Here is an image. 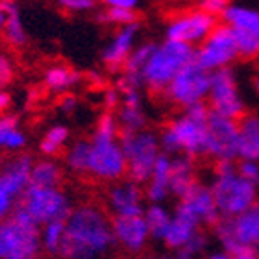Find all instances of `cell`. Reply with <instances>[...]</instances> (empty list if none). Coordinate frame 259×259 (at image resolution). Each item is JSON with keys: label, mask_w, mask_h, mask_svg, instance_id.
<instances>
[{"label": "cell", "mask_w": 259, "mask_h": 259, "mask_svg": "<svg viewBox=\"0 0 259 259\" xmlns=\"http://www.w3.org/2000/svg\"><path fill=\"white\" fill-rule=\"evenodd\" d=\"M4 24H6V13L0 10V33L4 32Z\"/></svg>", "instance_id": "45"}, {"label": "cell", "mask_w": 259, "mask_h": 259, "mask_svg": "<svg viewBox=\"0 0 259 259\" xmlns=\"http://www.w3.org/2000/svg\"><path fill=\"white\" fill-rule=\"evenodd\" d=\"M41 235V248L50 255H60L65 241V219L61 221H50L43 226H39Z\"/></svg>", "instance_id": "29"}, {"label": "cell", "mask_w": 259, "mask_h": 259, "mask_svg": "<svg viewBox=\"0 0 259 259\" xmlns=\"http://www.w3.org/2000/svg\"><path fill=\"white\" fill-rule=\"evenodd\" d=\"M111 230H113L115 246H119L128 254H141L152 239L143 213L111 217Z\"/></svg>", "instance_id": "16"}, {"label": "cell", "mask_w": 259, "mask_h": 259, "mask_svg": "<svg viewBox=\"0 0 259 259\" xmlns=\"http://www.w3.org/2000/svg\"><path fill=\"white\" fill-rule=\"evenodd\" d=\"M102 21L109 24H119L124 26L130 22H135V10H126V8H106L102 13Z\"/></svg>", "instance_id": "35"}, {"label": "cell", "mask_w": 259, "mask_h": 259, "mask_svg": "<svg viewBox=\"0 0 259 259\" xmlns=\"http://www.w3.org/2000/svg\"><path fill=\"white\" fill-rule=\"evenodd\" d=\"M205 156L215 163L239 159V120L211 111L207 119Z\"/></svg>", "instance_id": "13"}, {"label": "cell", "mask_w": 259, "mask_h": 259, "mask_svg": "<svg viewBox=\"0 0 259 259\" xmlns=\"http://www.w3.org/2000/svg\"><path fill=\"white\" fill-rule=\"evenodd\" d=\"M207 244H209L207 237H205L202 232H198L196 235H193V237H191L189 241L182 246V248L176 250V254H178V257H182V259L198 257V255H202L205 250H207Z\"/></svg>", "instance_id": "34"}, {"label": "cell", "mask_w": 259, "mask_h": 259, "mask_svg": "<svg viewBox=\"0 0 259 259\" xmlns=\"http://www.w3.org/2000/svg\"><path fill=\"white\" fill-rule=\"evenodd\" d=\"M207 106L213 113L230 117V119H241L244 115V102L241 97L237 78L230 67L217 69L211 72L209 91H207Z\"/></svg>", "instance_id": "11"}, {"label": "cell", "mask_w": 259, "mask_h": 259, "mask_svg": "<svg viewBox=\"0 0 259 259\" xmlns=\"http://www.w3.org/2000/svg\"><path fill=\"white\" fill-rule=\"evenodd\" d=\"M217 17L204 10H191L185 13L172 17L167 24V39H174L180 43L198 47L204 41L213 28L217 26Z\"/></svg>", "instance_id": "15"}, {"label": "cell", "mask_w": 259, "mask_h": 259, "mask_svg": "<svg viewBox=\"0 0 259 259\" xmlns=\"http://www.w3.org/2000/svg\"><path fill=\"white\" fill-rule=\"evenodd\" d=\"M89 150L91 143L89 141H76L65 152V167L76 176H87L89 170Z\"/></svg>", "instance_id": "31"}, {"label": "cell", "mask_w": 259, "mask_h": 259, "mask_svg": "<svg viewBox=\"0 0 259 259\" xmlns=\"http://www.w3.org/2000/svg\"><path fill=\"white\" fill-rule=\"evenodd\" d=\"M239 159L259 161V115L239 119Z\"/></svg>", "instance_id": "25"}, {"label": "cell", "mask_w": 259, "mask_h": 259, "mask_svg": "<svg viewBox=\"0 0 259 259\" xmlns=\"http://www.w3.org/2000/svg\"><path fill=\"white\" fill-rule=\"evenodd\" d=\"M117 120H119L122 132H137V130L146 128V113L143 109V97H141L139 89L120 91Z\"/></svg>", "instance_id": "21"}, {"label": "cell", "mask_w": 259, "mask_h": 259, "mask_svg": "<svg viewBox=\"0 0 259 259\" xmlns=\"http://www.w3.org/2000/svg\"><path fill=\"white\" fill-rule=\"evenodd\" d=\"M17 207L22 209L35 224L43 226L50 221H61L72 209L70 198L58 187L30 184L17 200Z\"/></svg>", "instance_id": "9"}, {"label": "cell", "mask_w": 259, "mask_h": 259, "mask_svg": "<svg viewBox=\"0 0 259 259\" xmlns=\"http://www.w3.org/2000/svg\"><path fill=\"white\" fill-rule=\"evenodd\" d=\"M102 102H104V108L108 109V111L117 109L120 104V91L117 89V87H115V89H108V91L104 93Z\"/></svg>", "instance_id": "41"}, {"label": "cell", "mask_w": 259, "mask_h": 259, "mask_svg": "<svg viewBox=\"0 0 259 259\" xmlns=\"http://www.w3.org/2000/svg\"><path fill=\"white\" fill-rule=\"evenodd\" d=\"M222 19L232 28L241 58L259 56V10L230 4Z\"/></svg>", "instance_id": "14"}, {"label": "cell", "mask_w": 259, "mask_h": 259, "mask_svg": "<svg viewBox=\"0 0 259 259\" xmlns=\"http://www.w3.org/2000/svg\"><path fill=\"white\" fill-rule=\"evenodd\" d=\"M13 80V61L8 54L0 52V89L10 85Z\"/></svg>", "instance_id": "39"}, {"label": "cell", "mask_w": 259, "mask_h": 259, "mask_svg": "<svg viewBox=\"0 0 259 259\" xmlns=\"http://www.w3.org/2000/svg\"><path fill=\"white\" fill-rule=\"evenodd\" d=\"M194 60V47L174 39H167L161 45H154L143 69V85L150 91H159L170 83L174 76Z\"/></svg>", "instance_id": "6"}, {"label": "cell", "mask_w": 259, "mask_h": 259, "mask_svg": "<svg viewBox=\"0 0 259 259\" xmlns=\"http://www.w3.org/2000/svg\"><path fill=\"white\" fill-rule=\"evenodd\" d=\"M43 80L45 85L49 87L50 91L61 93L69 91L70 87H74L80 81V74L76 70L65 67V65H54V67L47 69Z\"/></svg>", "instance_id": "32"}, {"label": "cell", "mask_w": 259, "mask_h": 259, "mask_svg": "<svg viewBox=\"0 0 259 259\" xmlns=\"http://www.w3.org/2000/svg\"><path fill=\"white\" fill-rule=\"evenodd\" d=\"M209 187L217 207H219V213H221V219L239 215L257 202L259 187L250 184L248 180H244L237 172L233 161L217 163Z\"/></svg>", "instance_id": "5"}, {"label": "cell", "mask_w": 259, "mask_h": 259, "mask_svg": "<svg viewBox=\"0 0 259 259\" xmlns=\"http://www.w3.org/2000/svg\"><path fill=\"white\" fill-rule=\"evenodd\" d=\"M200 232V224L194 221L189 213H185L184 209L176 207L172 219H170V224H168L167 232L163 235L161 243L167 246L168 250H180L187 241H189L193 235Z\"/></svg>", "instance_id": "23"}, {"label": "cell", "mask_w": 259, "mask_h": 259, "mask_svg": "<svg viewBox=\"0 0 259 259\" xmlns=\"http://www.w3.org/2000/svg\"><path fill=\"white\" fill-rule=\"evenodd\" d=\"M122 150L126 156V176L137 184L145 185L161 154V143L150 130H137V132H122L120 135Z\"/></svg>", "instance_id": "8"}, {"label": "cell", "mask_w": 259, "mask_h": 259, "mask_svg": "<svg viewBox=\"0 0 259 259\" xmlns=\"http://www.w3.org/2000/svg\"><path fill=\"white\" fill-rule=\"evenodd\" d=\"M137 35H139V24L137 22H130L120 26V30L115 33L111 41L106 45L102 50V61L108 65L109 69H120L124 65L126 58L130 52L134 50L137 43Z\"/></svg>", "instance_id": "19"}, {"label": "cell", "mask_w": 259, "mask_h": 259, "mask_svg": "<svg viewBox=\"0 0 259 259\" xmlns=\"http://www.w3.org/2000/svg\"><path fill=\"white\" fill-rule=\"evenodd\" d=\"M215 235L230 259L259 257V204L215 224Z\"/></svg>", "instance_id": "4"}, {"label": "cell", "mask_w": 259, "mask_h": 259, "mask_svg": "<svg viewBox=\"0 0 259 259\" xmlns=\"http://www.w3.org/2000/svg\"><path fill=\"white\" fill-rule=\"evenodd\" d=\"M0 10L6 13V24L2 35L11 47H24L28 41L26 30L19 15V8L13 0H0Z\"/></svg>", "instance_id": "26"}, {"label": "cell", "mask_w": 259, "mask_h": 259, "mask_svg": "<svg viewBox=\"0 0 259 259\" xmlns=\"http://www.w3.org/2000/svg\"><path fill=\"white\" fill-rule=\"evenodd\" d=\"M106 8H126V10H135L139 6V0H100Z\"/></svg>", "instance_id": "42"}, {"label": "cell", "mask_w": 259, "mask_h": 259, "mask_svg": "<svg viewBox=\"0 0 259 259\" xmlns=\"http://www.w3.org/2000/svg\"><path fill=\"white\" fill-rule=\"evenodd\" d=\"M69 143V130L65 126L58 124L43 135V139L39 143V150L41 154L47 157H54L58 154H61V150H65V146Z\"/></svg>", "instance_id": "33"}, {"label": "cell", "mask_w": 259, "mask_h": 259, "mask_svg": "<svg viewBox=\"0 0 259 259\" xmlns=\"http://www.w3.org/2000/svg\"><path fill=\"white\" fill-rule=\"evenodd\" d=\"M0 259H2V228H0Z\"/></svg>", "instance_id": "46"}, {"label": "cell", "mask_w": 259, "mask_h": 259, "mask_svg": "<svg viewBox=\"0 0 259 259\" xmlns=\"http://www.w3.org/2000/svg\"><path fill=\"white\" fill-rule=\"evenodd\" d=\"M106 204L111 217L137 215L145 211V191L134 180H117L109 187Z\"/></svg>", "instance_id": "18"}, {"label": "cell", "mask_w": 259, "mask_h": 259, "mask_svg": "<svg viewBox=\"0 0 259 259\" xmlns=\"http://www.w3.org/2000/svg\"><path fill=\"white\" fill-rule=\"evenodd\" d=\"M26 134L21 130L17 117L0 113V150L17 154L26 146Z\"/></svg>", "instance_id": "27"}, {"label": "cell", "mask_w": 259, "mask_h": 259, "mask_svg": "<svg viewBox=\"0 0 259 259\" xmlns=\"http://www.w3.org/2000/svg\"><path fill=\"white\" fill-rule=\"evenodd\" d=\"M143 217H145V221H146L150 237L156 239V241H161L165 232H167L168 224H170L172 213H170L163 204L150 202V207H146V209L143 211Z\"/></svg>", "instance_id": "30"}, {"label": "cell", "mask_w": 259, "mask_h": 259, "mask_svg": "<svg viewBox=\"0 0 259 259\" xmlns=\"http://www.w3.org/2000/svg\"><path fill=\"white\" fill-rule=\"evenodd\" d=\"M170 159L172 156L161 152L150 176L145 182V198L148 202L163 204L170 196Z\"/></svg>", "instance_id": "22"}, {"label": "cell", "mask_w": 259, "mask_h": 259, "mask_svg": "<svg viewBox=\"0 0 259 259\" xmlns=\"http://www.w3.org/2000/svg\"><path fill=\"white\" fill-rule=\"evenodd\" d=\"M119 120L111 111L104 113L97 122L89 150V170L91 176L100 182L113 184L126 176V156L120 143Z\"/></svg>", "instance_id": "2"}, {"label": "cell", "mask_w": 259, "mask_h": 259, "mask_svg": "<svg viewBox=\"0 0 259 259\" xmlns=\"http://www.w3.org/2000/svg\"><path fill=\"white\" fill-rule=\"evenodd\" d=\"M228 6H230V0H200V10L207 11L215 17H222Z\"/></svg>", "instance_id": "40"}, {"label": "cell", "mask_w": 259, "mask_h": 259, "mask_svg": "<svg viewBox=\"0 0 259 259\" xmlns=\"http://www.w3.org/2000/svg\"><path fill=\"white\" fill-rule=\"evenodd\" d=\"M255 91L259 93V78H255Z\"/></svg>", "instance_id": "48"}, {"label": "cell", "mask_w": 259, "mask_h": 259, "mask_svg": "<svg viewBox=\"0 0 259 259\" xmlns=\"http://www.w3.org/2000/svg\"><path fill=\"white\" fill-rule=\"evenodd\" d=\"M196 167L193 157L176 154L170 159V194L182 198L196 184Z\"/></svg>", "instance_id": "24"}, {"label": "cell", "mask_w": 259, "mask_h": 259, "mask_svg": "<svg viewBox=\"0 0 259 259\" xmlns=\"http://www.w3.org/2000/svg\"><path fill=\"white\" fill-rule=\"evenodd\" d=\"M2 165H4V154H2V150H0V168H2Z\"/></svg>", "instance_id": "47"}, {"label": "cell", "mask_w": 259, "mask_h": 259, "mask_svg": "<svg viewBox=\"0 0 259 259\" xmlns=\"http://www.w3.org/2000/svg\"><path fill=\"white\" fill-rule=\"evenodd\" d=\"M10 104H11L10 95L4 89H0V113H6V109L10 108Z\"/></svg>", "instance_id": "44"}, {"label": "cell", "mask_w": 259, "mask_h": 259, "mask_svg": "<svg viewBox=\"0 0 259 259\" xmlns=\"http://www.w3.org/2000/svg\"><path fill=\"white\" fill-rule=\"evenodd\" d=\"M209 70L193 60L170 80V83L163 89V95L172 106L184 109L191 104L205 102L209 91Z\"/></svg>", "instance_id": "10"}, {"label": "cell", "mask_w": 259, "mask_h": 259, "mask_svg": "<svg viewBox=\"0 0 259 259\" xmlns=\"http://www.w3.org/2000/svg\"><path fill=\"white\" fill-rule=\"evenodd\" d=\"M15 204H17V196H13V194L4 187V184L0 182V222L11 215Z\"/></svg>", "instance_id": "38"}, {"label": "cell", "mask_w": 259, "mask_h": 259, "mask_svg": "<svg viewBox=\"0 0 259 259\" xmlns=\"http://www.w3.org/2000/svg\"><path fill=\"white\" fill-rule=\"evenodd\" d=\"M58 4L67 13H83L91 11L97 6V0H58Z\"/></svg>", "instance_id": "37"}, {"label": "cell", "mask_w": 259, "mask_h": 259, "mask_svg": "<svg viewBox=\"0 0 259 259\" xmlns=\"http://www.w3.org/2000/svg\"><path fill=\"white\" fill-rule=\"evenodd\" d=\"M115 246L111 219L97 204L72 207L65 217V241L61 257L95 259L109 254Z\"/></svg>", "instance_id": "1"}, {"label": "cell", "mask_w": 259, "mask_h": 259, "mask_svg": "<svg viewBox=\"0 0 259 259\" xmlns=\"http://www.w3.org/2000/svg\"><path fill=\"white\" fill-rule=\"evenodd\" d=\"M237 58L239 50L237 43H235V35L226 22L217 24L213 32L198 45V49H194V61L209 72L230 67V63H233Z\"/></svg>", "instance_id": "12"}, {"label": "cell", "mask_w": 259, "mask_h": 259, "mask_svg": "<svg viewBox=\"0 0 259 259\" xmlns=\"http://www.w3.org/2000/svg\"><path fill=\"white\" fill-rule=\"evenodd\" d=\"M2 228V259H35L41 248L39 224L19 207H13L11 215L0 222Z\"/></svg>", "instance_id": "7"}, {"label": "cell", "mask_w": 259, "mask_h": 259, "mask_svg": "<svg viewBox=\"0 0 259 259\" xmlns=\"http://www.w3.org/2000/svg\"><path fill=\"white\" fill-rule=\"evenodd\" d=\"M237 172L243 176L244 180H248L250 184H254L259 187V161L254 159H241L239 165H235Z\"/></svg>", "instance_id": "36"}, {"label": "cell", "mask_w": 259, "mask_h": 259, "mask_svg": "<svg viewBox=\"0 0 259 259\" xmlns=\"http://www.w3.org/2000/svg\"><path fill=\"white\" fill-rule=\"evenodd\" d=\"M33 159L26 154H19L4 159V165L0 168V182L13 196H21L28 185H30V172H32Z\"/></svg>", "instance_id": "20"}, {"label": "cell", "mask_w": 259, "mask_h": 259, "mask_svg": "<svg viewBox=\"0 0 259 259\" xmlns=\"http://www.w3.org/2000/svg\"><path fill=\"white\" fill-rule=\"evenodd\" d=\"M178 200H180L178 202L180 209L189 213L200 226H215L217 222L221 221V213H219V207L215 204V198H213L209 185L196 182Z\"/></svg>", "instance_id": "17"}, {"label": "cell", "mask_w": 259, "mask_h": 259, "mask_svg": "<svg viewBox=\"0 0 259 259\" xmlns=\"http://www.w3.org/2000/svg\"><path fill=\"white\" fill-rule=\"evenodd\" d=\"M211 115L205 102L191 104L184 108V113L174 117L159 134L161 150L176 156L184 154L189 157L205 156V137H207V119Z\"/></svg>", "instance_id": "3"}, {"label": "cell", "mask_w": 259, "mask_h": 259, "mask_svg": "<svg viewBox=\"0 0 259 259\" xmlns=\"http://www.w3.org/2000/svg\"><path fill=\"white\" fill-rule=\"evenodd\" d=\"M74 108H76V98L70 97V95L63 97V100H61V109H63L65 113H70Z\"/></svg>", "instance_id": "43"}, {"label": "cell", "mask_w": 259, "mask_h": 259, "mask_svg": "<svg viewBox=\"0 0 259 259\" xmlns=\"http://www.w3.org/2000/svg\"><path fill=\"white\" fill-rule=\"evenodd\" d=\"M63 178L60 163L45 157L39 161H33L32 172H30V184L33 185H45V187H58Z\"/></svg>", "instance_id": "28"}]
</instances>
